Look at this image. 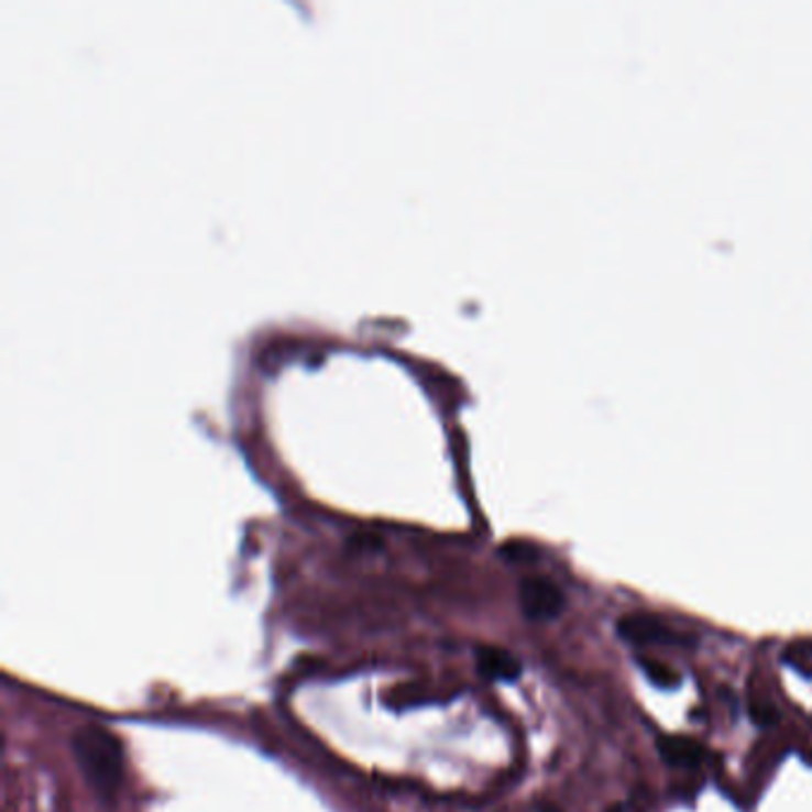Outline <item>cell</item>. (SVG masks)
I'll return each instance as SVG.
<instances>
[{"instance_id": "277c9868", "label": "cell", "mask_w": 812, "mask_h": 812, "mask_svg": "<svg viewBox=\"0 0 812 812\" xmlns=\"http://www.w3.org/2000/svg\"><path fill=\"white\" fill-rule=\"evenodd\" d=\"M476 667L491 681H517L522 674L519 660L498 646H482L476 650Z\"/></svg>"}, {"instance_id": "3957f363", "label": "cell", "mask_w": 812, "mask_h": 812, "mask_svg": "<svg viewBox=\"0 0 812 812\" xmlns=\"http://www.w3.org/2000/svg\"><path fill=\"white\" fill-rule=\"evenodd\" d=\"M617 632L632 644H660V646H679L684 644L681 634L670 629L660 617L652 615H627L619 619Z\"/></svg>"}, {"instance_id": "6da1fadb", "label": "cell", "mask_w": 812, "mask_h": 812, "mask_svg": "<svg viewBox=\"0 0 812 812\" xmlns=\"http://www.w3.org/2000/svg\"><path fill=\"white\" fill-rule=\"evenodd\" d=\"M72 750L98 799L108 805L118 801L124 781V748L120 738L100 724H84L72 734Z\"/></svg>"}, {"instance_id": "7a4b0ae2", "label": "cell", "mask_w": 812, "mask_h": 812, "mask_svg": "<svg viewBox=\"0 0 812 812\" xmlns=\"http://www.w3.org/2000/svg\"><path fill=\"white\" fill-rule=\"evenodd\" d=\"M519 605L529 619H553L560 615L564 596L546 577H527L519 584Z\"/></svg>"}, {"instance_id": "5b68a950", "label": "cell", "mask_w": 812, "mask_h": 812, "mask_svg": "<svg viewBox=\"0 0 812 812\" xmlns=\"http://www.w3.org/2000/svg\"><path fill=\"white\" fill-rule=\"evenodd\" d=\"M658 750L672 767H695L705 758V748L689 736H660Z\"/></svg>"}, {"instance_id": "8992f818", "label": "cell", "mask_w": 812, "mask_h": 812, "mask_svg": "<svg viewBox=\"0 0 812 812\" xmlns=\"http://www.w3.org/2000/svg\"><path fill=\"white\" fill-rule=\"evenodd\" d=\"M641 667L652 684H658L662 689H672L679 684V674L658 660H641Z\"/></svg>"}]
</instances>
